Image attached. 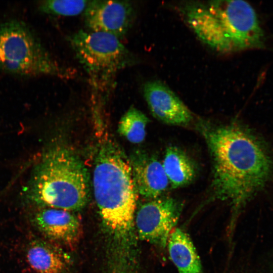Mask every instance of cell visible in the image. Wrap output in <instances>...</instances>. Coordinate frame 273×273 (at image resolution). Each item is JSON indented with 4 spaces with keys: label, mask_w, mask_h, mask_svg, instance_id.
Wrapping results in <instances>:
<instances>
[{
    "label": "cell",
    "mask_w": 273,
    "mask_h": 273,
    "mask_svg": "<svg viewBox=\"0 0 273 273\" xmlns=\"http://www.w3.org/2000/svg\"><path fill=\"white\" fill-rule=\"evenodd\" d=\"M197 125L212 159L213 195L230 202L236 215L271 177L273 161L267 146L239 123Z\"/></svg>",
    "instance_id": "obj_1"
},
{
    "label": "cell",
    "mask_w": 273,
    "mask_h": 273,
    "mask_svg": "<svg viewBox=\"0 0 273 273\" xmlns=\"http://www.w3.org/2000/svg\"><path fill=\"white\" fill-rule=\"evenodd\" d=\"M95 198L102 219L109 230L122 237L131 230L138 192L129 160L113 143L101 144L93 172Z\"/></svg>",
    "instance_id": "obj_2"
},
{
    "label": "cell",
    "mask_w": 273,
    "mask_h": 273,
    "mask_svg": "<svg viewBox=\"0 0 273 273\" xmlns=\"http://www.w3.org/2000/svg\"><path fill=\"white\" fill-rule=\"evenodd\" d=\"M89 191V174L80 158L72 151L58 147L37 166L29 192L40 205L70 211L86 205Z\"/></svg>",
    "instance_id": "obj_3"
},
{
    "label": "cell",
    "mask_w": 273,
    "mask_h": 273,
    "mask_svg": "<svg viewBox=\"0 0 273 273\" xmlns=\"http://www.w3.org/2000/svg\"><path fill=\"white\" fill-rule=\"evenodd\" d=\"M0 69L25 77L51 76L68 79L73 69L57 62L25 23L16 19L0 24Z\"/></svg>",
    "instance_id": "obj_4"
},
{
    "label": "cell",
    "mask_w": 273,
    "mask_h": 273,
    "mask_svg": "<svg viewBox=\"0 0 273 273\" xmlns=\"http://www.w3.org/2000/svg\"><path fill=\"white\" fill-rule=\"evenodd\" d=\"M68 40L77 59L98 87L110 86L119 71L137 61L120 39L109 33L80 30Z\"/></svg>",
    "instance_id": "obj_5"
},
{
    "label": "cell",
    "mask_w": 273,
    "mask_h": 273,
    "mask_svg": "<svg viewBox=\"0 0 273 273\" xmlns=\"http://www.w3.org/2000/svg\"><path fill=\"white\" fill-rule=\"evenodd\" d=\"M205 4L216 18L232 52L264 47L263 31L254 9L248 3L218 0Z\"/></svg>",
    "instance_id": "obj_6"
},
{
    "label": "cell",
    "mask_w": 273,
    "mask_h": 273,
    "mask_svg": "<svg viewBox=\"0 0 273 273\" xmlns=\"http://www.w3.org/2000/svg\"><path fill=\"white\" fill-rule=\"evenodd\" d=\"M182 203L171 197L156 198L140 206L135 218L140 238L164 248L179 219Z\"/></svg>",
    "instance_id": "obj_7"
},
{
    "label": "cell",
    "mask_w": 273,
    "mask_h": 273,
    "mask_svg": "<svg viewBox=\"0 0 273 273\" xmlns=\"http://www.w3.org/2000/svg\"><path fill=\"white\" fill-rule=\"evenodd\" d=\"M89 31L124 36L135 16L134 9L129 1H90L83 13Z\"/></svg>",
    "instance_id": "obj_8"
},
{
    "label": "cell",
    "mask_w": 273,
    "mask_h": 273,
    "mask_svg": "<svg viewBox=\"0 0 273 273\" xmlns=\"http://www.w3.org/2000/svg\"><path fill=\"white\" fill-rule=\"evenodd\" d=\"M143 94L153 116L172 125H186L193 119L191 111L170 88L158 80L147 82Z\"/></svg>",
    "instance_id": "obj_9"
},
{
    "label": "cell",
    "mask_w": 273,
    "mask_h": 273,
    "mask_svg": "<svg viewBox=\"0 0 273 273\" xmlns=\"http://www.w3.org/2000/svg\"><path fill=\"white\" fill-rule=\"evenodd\" d=\"M129 160L138 194L146 198L156 199L166 191L169 180L162 163L157 158L137 152Z\"/></svg>",
    "instance_id": "obj_10"
},
{
    "label": "cell",
    "mask_w": 273,
    "mask_h": 273,
    "mask_svg": "<svg viewBox=\"0 0 273 273\" xmlns=\"http://www.w3.org/2000/svg\"><path fill=\"white\" fill-rule=\"evenodd\" d=\"M180 9L187 24L201 41L216 51L231 52L215 17L205 3L189 2Z\"/></svg>",
    "instance_id": "obj_11"
},
{
    "label": "cell",
    "mask_w": 273,
    "mask_h": 273,
    "mask_svg": "<svg viewBox=\"0 0 273 273\" xmlns=\"http://www.w3.org/2000/svg\"><path fill=\"white\" fill-rule=\"evenodd\" d=\"M34 219L38 229L50 238L67 244L80 238V222L70 211L47 207L39 211Z\"/></svg>",
    "instance_id": "obj_12"
},
{
    "label": "cell",
    "mask_w": 273,
    "mask_h": 273,
    "mask_svg": "<svg viewBox=\"0 0 273 273\" xmlns=\"http://www.w3.org/2000/svg\"><path fill=\"white\" fill-rule=\"evenodd\" d=\"M170 259L178 273H202L200 259L188 235L179 228L175 229L167 241Z\"/></svg>",
    "instance_id": "obj_13"
},
{
    "label": "cell",
    "mask_w": 273,
    "mask_h": 273,
    "mask_svg": "<svg viewBox=\"0 0 273 273\" xmlns=\"http://www.w3.org/2000/svg\"><path fill=\"white\" fill-rule=\"evenodd\" d=\"M162 165L172 188L190 184L196 175L194 162L184 151L175 146L166 149Z\"/></svg>",
    "instance_id": "obj_14"
},
{
    "label": "cell",
    "mask_w": 273,
    "mask_h": 273,
    "mask_svg": "<svg viewBox=\"0 0 273 273\" xmlns=\"http://www.w3.org/2000/svg\"><path fill=\"white\" fill-rule=\"evenodd\" d=\"M26 258L36 273H64L65 264L62 256L48 245L35 241L29 246Z\"/></svg>",
    "instance_id": "obj_15"
},
{
    "label": "cell",
    "mask_w": 273,
    "mask_h": 273,
    "mask_svg": "<svg viewBox=\"0 0 273 273\" xmlns=\"http://www.w3.org/2000/svg\"><path fill=\"white\" fill-rule=\"evenodd\" d=\"M149 119L142 111L131 107L121 118L118 127L120 135L133 144L144 141Z\"/></svg>",
    "instance_id": "obj_16"
},
{
    "label": "cell",
    "mask_w": 273,
    "mask_h": 273,
    "mask_svg": "<svg viewBox=\"0 0 273 273\" xmlns=\"http://www.w3.org/2000/svg\"><path fill=\"white\" fill-rule=\"evenodd\" d=\"M90 1H42L37 4L38 10L44 14L59 16H74L83 13Z\"/></svg>",
    "instance_id": "obj_17"
}]
</instances>
